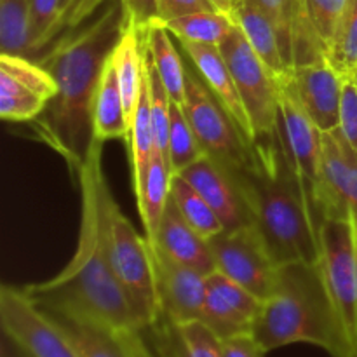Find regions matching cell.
<instances>
[{"instance_id":"6da1fadb","label":"cell","mask_w":357,"mask_h":357,"mask_svg":"<svg viewBox=\"0 0 357 357\" xmlns=\"http://www.w3.org/2000/svg\"><path fill=\"white\" fill-rule=\"evenodd\" d=\"M126 31L121 0H107L96 16L63 33L35 58L52 75L56 94L35 121V138L79 174L94 145L93 107L101 75Z\"/></svg>"},{"instance_id":"7a4b0ae2","label":"cell","mask_w":357,"mask_h":357,"mask_svg":"<svg viewBox=\"0 0 357 357\" xmlns=\"http://www.w3.org/2000/svg\"><path fill=\"white\" fill-rule=\"evenodd\" d=\"M103 142L96 139L75 180L80 187V227L77 250L66 267L44 282L24 286L40 307L70 310L114 331L142 330L124 288L115 275L108 246Z\"/></svg>"},{"instance_id":"3957f363","label":"cell","mask_w":357,"mask_h":357,"mask_svg":"<svg viewBox=\"0 0 357 357\" xmlns=\"http://www.w3.org/2000/svg\"><path fill=\"white\" fill-rule=\"evenodd\" d=\"M258 164L236 174L268 253L281 267L317 264L319 237L281 136L255 143Z\"/></svg>"},{"instance_id":"277c9868","label":"cell","mask_w":357,"mask_h":357,"mask_svg":"<svg viewBox=\"0 0 357 357\" xmlns=\"http://www.w3.org/2000/svg\"><path fill=\"white\" fill-rule=\"evenodd\" d=\"M253 337L265 352L293 344H310L331 357H349V344L319 264L279 267L274 293L261 302Z\"/></svg>"},{"instance_id":"5b68a950","label":"cell","mask_w":357,"mask_h":357,"mask_svg":"<svg viewBox=\"0 0 357 357\" xmlns=\"http://www.w3.org/2000/svg\"><path fill=\"white\" fill-rule=\"evenodd\" d=\"M105 213L115 275L131 302L139 326L146 330L160 317L150 244L146 237H139L132 223L126 218L110 188L105 195Z\"/></svg>"},{"instance_id":"8992f818","label":"cell","mask_w":357,"mask_h":357,"mask_svg":"<svg viewBox=\"0 0 357 357\" xmlns=\"http://www.w3.org/2000/svg\"><path fill=\"white\" fill-rule=\"evenodd\" d=\"M183 110L206 155L234 173L257 166L255 145L243 135L232 115L209 91L192 61L187 65Z\"/></svg>"},{"instance_id":"52a82bcc","label":"cell","mask_w":357,"mask_h":357,"mask_svg":"<svg viewBox=\"0 0 357 357\" xmlns=\"http://www.w3.org/2000/svg\"><path fill=\"white\" fill-rule=\"evenodd\" d=\"M220 51L239 89L255 143L275 138L279 135V79L258 58L237 26L220 45Z\"/></svg>"},{"instance_id":"ba28073f","label":"cell","mask_w":357,"mask_h":357,"mask_svg":"<svg viewBox=\"0 0 357 357\" xmlns=\"http://www.w3.org/2000/svg\"><path fill=\"white\" fill-rule=\"evenodd\" d=\"M319 267L351 351L357 342V237L352 220H328L319 232Z\"/></svg>"},{"instance_id":"9c48e42d","label":"cell","mask_w":357,"mask_h":357,"mask_svg":"<svg viewBox=\"0 0 357 357\" xmlns=\"http://www.w3.org/2000/svg\"><path fill=\"white\" fill-rule=\"evenodd\" d=\"M279 136L319 232L317 185L321 171V131L303 108L289 73L279 79Z\"/></svg>"},{"instance_id":"30bf717a","label":"cell","mask_w":357,"mask_h":357,"mask_svg":"<svg viewBox=\"0 0 357 357\" xmlns=\"http://www.w3.org/2000/svg\"><path fill=\"white\" fill-rule=\"evenodd\" d=\"M0 324L23 357H80L61 328L23 288H0Z\"/></svg>"},{"instance_id":"8fae6325","label":"cell","mask_w":357,"mask_h":357,"mask_svg":"<svg viewBox=\"0 0 357 357\" xmlns=\"http://www.w3.org/2000/svg\"><path fill=\"white\" fill-rule=\"evenodd\" d=\"M216 271L246 288L264 302L274 293L279 265L268 253L257 227L223 230L209 239Z\"/></svg>"},{"instance_id":"7c38bea8","label":"cell","mask_w":357,"mask_h":357,"mask_svg":"<svg viewBox=\"0 0 357 357\" xmlns=\"http://www.w3.org/2000/svg\"><path fill=\"white\" fill-rule=\"evenodd\" d=\"M317 220L319 229L328 220H352L357 230V150L340 129L321 132Z\"/></svg>"},{"instance_id":"4fadbf2b","label":"cell","mask_w":357,"mask_h":357,"mask_svg":"<svg viewBox=\"0 0 357 357\" xmlns=\"http://www.w3.org/2000/svg\"><path fill=\"white\" fill-rule=\"evenodd\" d=\"M56 94L51 73L23 54L0 52V117L28 122L38 117Z\"/></svg>"},{"instance_id":"5bb4252c","label":"cell","mask_w":357,"mask_h":357,"mask_svg":"<svg viewBox=\"0 0 357 357\" xmlns=\"http://www.w3.org/2000/svg\"><path fill=\"white\" fill-rule=\"evenodd\" d=\"M261 300L220 271L206 275L201 321L220 338L253 335Z\"/></svg>"},{"instance_id":"9a60e30c","label":"cell","mask_w":357,"mask_h":357,"mask_svg":"<svg viewBox=\"0 0 357 357\" xmlns=\"http://www.w3.org/2000/svg\"><path fill=\"white\" fill-rule=\"evenodd\" d=\"M176 176L194 187L222 220L225 230L253 225V213L234 171L204 155Z\"/></svg>"},{"instance_id":"2e32d148","label":"cell","mask_w":357,"mask_h":357,"mask_svg":"<svg viewBox=\"0 0 357 357\" xmlns=\"http://www.w3.org/2000/svg\"><path fill=\"white\" fill-rule=\"evenodd\" d=\"M159 296L160 317L171 323L201 319L206 295V275L173 261L150 246Z\"/></svg>"},{"instance_id":"e0dca14e","label":"cell","mask_w":357,"mask_h":357,"mask_svg":"<svg viewBox=\"0 0 357 357\" xmlns=\"http://www.w3.org/2000/svg\"><path fill=\"white\" fill-rule=\"evenodd\" d=\"M278 31L282 58L289 70L326 58V51L312 26L305 0H257Z\"/></svg>"},{"instance_id":"ac0fdd59","label":"cell","mask_w":357,"mask_h":357,"mask_svg":"<svg viewBox=\"0 0 357 357\" xmlns=\"http://www.w3.org/2000/svg\"><path fill=\"white\" fill-rule=\"evenodd\" d=\"M289 77L303 108L317 129L321 132L338 129L344 75H340L324 58L293 66Z\"/></svg>"},{"instance_id":"d6986e66","label":"cell","mask_w":357,"mask_h":357,"mask_svg":"<svg viewBox=\"0 0 357 357\" xmlns=\"http://www.w3.org/2000/svg\"><path fill=\"white\" fill-rule=\"evenodd\" d=\"M149 244L160 251L164 257L171 258L176 264L187 265L204 275H209L216 271L209 241L188 225L173 199H169L167 202L159 229H157L153 239L149 241Z\"/></svg>"},{"instance_id":"ffe728a7","label":"cell","mask_w":357,"mask_h":357,"mask_svg":"<svg viewBox=\"0 0 357 357\" xmlns=\"http://www.w3.org/2000/svg\"><path fill=\"white\" fill-rule=\"evenodd\" d=\"M180 45L181 51L190 59L199 75L206 82V86L209 87V91L215 94L216 100L223 105V108L232 115L243 135L255 145V135L250 117H248L246 108H244L243 100H241L239 89L236 86V80H234L232 72H230L220 47L192 44V42H180Z\"/></svg>"},{"instance_id":"44dd1931","label":"cell","mask_w":357,"mask_h":357,"mask_svg":"<svg viewBox=\"0 0 357 357\" xmlns=\"http://www.w3.org/2000/svg\"><path fill=\"white\" fill-rule=\"evenodd\" d=\"M40 309L61 328L80 357H129L122 335L124 331H114L70 310L54 309V307H40Z\"/></svg>"},{"instance_id":"7402d4cb","label":"cell","mask_w":357,"mask_h":357,"mask_svg":"<svg viewBox=\"0 0 357 357\" xmlns=\"http://www.w3.org/2000/svg\"><path fill=\"white\" fill-rule=\"evenodd\" d=\"M146 330L155 331L152 347L159 357H223L222 340L201 319L171 323L159 317Z\"/></svg>"},{"instance_id":"603a6c76","label":"cell","mask_w":357,"mask_h":357,"mask_svg":"<svg viewBox=\"0 0 357 357\" xmlns=\"http://www.w3.org/2000/svg\"><path fill=\"white\" fill-rule=\"evenodd\" d=\"M230 17L234 24L243 31L258 58L278 79L289 73V66L282 58L278 31L257 0H237Z\"/></svg>"},{"instance_id":"cb8c5ba5","label":"cell","mask_w":357,"mask_h":357,"mask_svg":"<svg viewBox=\"0 0 357 357\" xmlns=\"http://www.w3.org/2000/svg\"><path fill=\"white\" fill-rule=\"evenodd\" d=\"M110 59L117 73L126 115L131 126L145 82V35L136 28H126Z\"/></svg>"},{"instance_id":"d4e9b609","label":"cell","mask_w":357,"mask_h":357,"mask_svg":"<svg viewBox=\"0 0 357 357\" xmlns=\"http://www.w3.org/2000/svg\"><path fill=\"white\" fill-rule=\"evenodd\" d=\"M93 128L94 138L100 142L121 139V142L129 143L131 126L126 115L124 101H122V93L112 59L105 66L96 98H94Z\"/></svg>"},{"instance_id":"484cf974","label":"cell","mask_w":357,"mask_h":357,"mask_svg":"<svg viewBox=\"0 0 357 357\" xmlns=\"http://www.w3.org/2000/svg\"><path fill=\"white\" fill-rule=\"evenodd\" d=\"M171 167L166 157L155 150L146 167L145 178H143L142 188L136 195L138 202V213L142 216L143 227H145L146 241H152L157 229L160 225L167 202L171 199V183H173Z\"/></svg>"},{"instance_id":"4316f807","label":"cell","mask_w":357,"mask_h":357,"mask_svg":"<svg viewBox=\"0 0 357 357\" xmlns=\"http://www.w3.org/2000/svg\"><path fill=\"white\" fill-rule=\"evenodd\" d=\"M143 35L153 66L167 89L171 101L183 105L185 87H187V63L181 59L174 45L173 35L159 23H153Z\"/></svg>"},{"instance_id":"83f0119b","label":"cell","mask_w":357,"mask_h":357,"mask_svg":"<svg viewBox=\"0 0 357 357\" xmlns=\"http://www.w3.org/2000/svg\"><path fill=\"white\" fill-rule=\"evenodd\" d=\"M129 157H131V181L135 195H138L142 188L143 178H145L146 167L150 159L157 150L155 129H153L152 112H150L149 87H146V77L143 82L142 94H139L136 112L131 121V131H129Z\"/></svg>"},{"instance_id":"f1b7e54d","label":"cell","mask_w":357,"mask_h":357,"mask_svg":"<svg viewBox=\"0 0 357 357\" xmlns=\"http://www.w3.org/2000/svg\"><path fill=\"white\" fill-rule=\"evenodd\" d=\"M159 24H162L180 42L215 45V47H220L236 26L230 16L220 10H201Z\"/></svg>"},{"instance_id":"f546056e","label":"cell","mask_w":357,"mask_h":357,"mask_svg":"<svg viewBox=\"0 0 357 357\" xmlns=\"http://www.w3.org/2000/svg\"><path fill=\"white\" fill-rule=\"evenodd\" d=\"M206 155L204 149L199 143L183 105L171 101V121H169V138H167L166 160L171 167V173L176 176L181 171L190 167L199 159Z\"/></svg>"},{"instance_id":"4dcf8cb0","label":"cell","mask_w":357,"mask_h":357,"mask_svg":"<svg viewBox=\"0 0 357 357\" xmlns=\"http://www.w3.org/2000/svg\"><path fill=\"white\" fill-rule=\"evenodd\" d=\"M171 199L174 201L176 208L180 209L181 216L187 220L188 225L197 230L204 239H213V237H216L225 230L215 209L181 176H173Z\"/></svg>"},{"instance_id":"1f68e13d","label":"cell","mask_w":357,"mask_h":357,"mask_svg":"<svg viewBox=\"0 0 357 357\" xmlns=\"http://www.w3.org/2000/svg\"><path fill=\"white\" fill-rule=\"evenodd\" d=\"M0 52L30 54V0H0Z\"/></svg>"},{"instance_id":"d6a6232c","label":"cell","mask_w":357,"mask_h":357,"mask_svg":"<svg viewBox=\"0 0 357 357\" xmlns=\"http://www.w3.org/2000/svg\"><path fill=\"white\" fill-rule=\"evenodd\" d=\"M326 59L340 75L351 77L357 73V0H349Z\"/></svg>"},{"instance_id":"836d02e7","label":"cell","mask_w":357,"mask_h":357,"mask_svg":"<svg viewBox=\"0 0 357 357\" xmlns=\"http://www.w3.org/2000/svg\"><path fill=\"white\" fill-rule=\"evenodd\" d=\"M61 0H30V56L38 58L58 38Z\"/></svg>"},{"instance_id":"e575fe53","label":"cell","mask_w":357,"mask_h":357,"mask_svg":"<svg viewBox=\"0 0 357 357\" xmlns=\"http://www.w3.org/2000/svg\"><path fill=\"white\" fill-rule=\"evenodd\" d=\"M305 3L314 30L323 42L324 51L328 52L349 0H305Z\"/></svg>"},{"instance_id":"d590c367","label":"cell","mask_w":357,"mask_h":357,"mask_svg":"<svg viewBox=\"0 0 357 357\" xmlns=\"http://www.w3.org/2000/svg\"><path fill=\"white\" fill-rule=\"evenodd\" d=\"M338 129L357 150V80L354 77H344Z\"/></svg>"},{"instance_id":"8d00e7d4","label":"cell","mask_w":357,"mask_h":357,"mask_svg":"<svg viewBox=\"0 0 357 357\" xmlns=\"http://www.w3.org/2000/svg\"><path fill=\"white\" fill-rule=\"evenodd\" d=\"M124 7L126 28H136L145 33L157 21V2L159 0H121Z\"/></svg>"},{"instance_id":"74e56055","label":"cell","mask_w":357,"mask_h":357,"mask_svg":"<svg viewBox=\"0 0 357 357\" xmlns=\"http://www.w3.org/2000/svg\"><path fill=\"white\" fill-rule=\"evenodd\" d=\"M201 10L218 9L213 6L211 0H159L155 23H166V21L176 20V17L187 16L192 13H201Z\"/></svg>"},{"instance_id":"f35d334b","label":"cell","mask_w":357,"mask_h":357,"mask_svg":"<svg viewBox=\"0 0 357 357\" xmlns=\"http://www.w3.org/2000/svg\"><path fill=\"white\" fill-rule=\"evenodd\" d=\"M222 347L223 357H265L267 354L253 335L227 338V340H222Z\"/></svg>"},{"instance_id":"ab89813d","label":"cell","mask_w":357,"mask_h":357,"mask_svg":"<svg viewBox=\"0 0 357 357\" xmlns=\"http://www.w3.org/2000/svg\"><path fill=\"white\" fill-rule=\"evenodd\" d=\"M124 342L128 347L129 357H159L153 351L152 345L146 342L145 331L143 330H131L124 331Z\"/></svg>"},{"instance_id":"60d3db41","label":"cell","mask_w":357,"mask_h":357,"mask_svg":"<svg viewBox=\"0 0 357 357\" xmlns=\"http://www.w3.org/2000/svg\"><path fill=\"white\" fill-rule=\"evenodd\" d=\"M213 6L220 10V13L227 14V16H232L234 13V7H236L237 0H211ZM232 20V17H230Z\"/></svg>"},{"instance_id":"b9f144b4","label":"cell","mask_w":357,"mask_h":357,"mask_svg":"<svg viewBox=\"0 0 357 357\" xmlns=\"http://www.w3.org/2000/svg\"><path fill=\"white\" fill-rule=\"evenodd\" d=\"M349 357H357V342H356L354 347H352V351H351V354H349Z\"/></svg>"},{"instance_id":"7bdbcfd3","label":"cell","mask_w":357,"mask_h":357,"mask_svg":"<svg viewBox=\"0 0 357 357\" xmlns=\"http://www.w3.org/2000/svg\"><path fill=\"white\" fill-rule=\"evenodd\" d=\"M351 77H354V79L357 80V73H354V75H351Z\"/></svg>"},{"instance_id":"ee69618b","label":"cell","mask_w":357,"mask_h":357,"mask_svg":"<svg viewBox=\"0 0 357 357\" xmlns=\"http://www.w3.org/2000/svg\"><path fill=\"white\" fill-rule=\"evenodd\" d=\"M356 237H357V230H356Z\"/></svg>"}]
</instances>
